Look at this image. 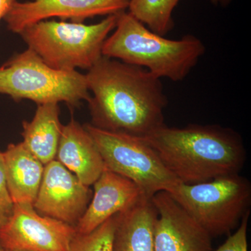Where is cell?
I'll return each mask as SVG.
<instances>
[{
  "mask_svg": "<svg viewBox=\"0 0 251 251\" xmlns=\"http://www.w3.org/2000/svg\"></svg>",
  "mask_w": 251,
  "mask_h": 251,
  "instance_id": "cell-25",
  "label": "cell"
},
{
  "mask_svg": "<svg viewBox=\"0 0 251 251\" xmlns=\"http://www.w3.org/2000/svg\"><path fill=\"white\" fill-rule=\"evenodd\" d=\"M168 193L211 238L230 233L251 211V183L239 174L200 184L179 183Z\"/></svg>",
  "mask_w": 251,
  "mask_h": 251,
  "instance_id": "cell-6",
  "label": "cell"
},
{
  "mask_svg": "<svg viewBox=\"0 0 251 251\" xmlns=\"http://www.w3.org/2000/svg\"><path fill=\"white\" fill-rule=\"evenodd\" d=\"M83 126L97 145L105 168L131 180L148 197L161 191L170 192L181 183L143 138L100 129L90 123Z\"/></svg>",
  "mask_w": 251,
  "mask_h": 251,
  "instance_id": "cell-7",
  "label": "cell"
},
{
  "mask_svg": "<svg viewBox=\"0 0 251 251\" xmlns=\"http://www.w3.org/2000/svg\"><path fill=\"white\" fill-rule=\"evenodd\" d=\"M59 114L58 103L39 104L32 120L23 122L22 143L44 166L57 155L63 126Z\"/></svg>",
  "mask_w": 251,
  "mask_h": 251,
  "instance_id": "cell-16",
  "label": "cell"
},
{
  "mask_svg": "<svg viewBox=\"0 0 251 251\" xmlns=\"http://www.w3.org/2000/svg\"><path fill=\"white\" fill-rule=\"evenodd\" d=\"M180 0H129L128 12L150 30L165 36L175 25L173 13Z\"/></svg>",
  "mask_w": 251,
  "mask_h": 251,
  "instance_id": "cell-17",
  "label": "cell"
},
{
  "mask_svg": "<svg viewBox=\"0 0 251 251\" xmlns=\"http://www.w3.org/2000/svg\"><path fill=\"white\" fill-rule=\"evenodd\" d=\"M179 182L196 184L239 174L247 160L241 135L219 125H164L143 138Z\"/></svg>",
  "mask_w": 251,
  "mask_h": 251,
  "instance_id": "cell-2",
  "label": "cell"
},
{
  "mask_svg": "<svg viewBox=\"0 0 251 251\" xmlns=\"http://www.w3.org/2000/svg\"><path fill=\"white\" fill-rule=\"evenodd\" d=\"M55 158L87 186L94 184L105 168L90 133L73 118L62 126Z\"/></svg>",
  "mask_w": 251,
  "mask_h": 251,
  "instance_id": "cell-13",
  "label": "cell"
},
{
  "mask_svg": "<svg viewBox=\"0 0 251 251\" xmlns=\"http://www.w3.org/2000/svg\"><path fill=\"white\" fill-rule=\"evenodd\" d=\"M118 14L94 25L47 20L26 27L19 34L50 67L88 71L103 57L104 42L116 27Z\"/></svg>",
  "mask_w": 251,
  "mask_h": 251,
  "instance_id": "cell-4",
  "label": "cell"
},
{
  "mask_svg": "<svg viewBox=\"0 0 251 251\" xmlns=\"http://www.w3.org/2000/svg\"><path fill=\"white\" fill-rule=\"evenodd\" d=\"M17 1V0H0V22L4 18L13 5Z\"/></svg>",
  "mask_w": 251,
  "mask_h": 251,
  "instance_id": "cell-21",
  "label": "cell"
},
{
  "mask_svg": "<svg viewBox=\"0 0 251 251\" xmlns=\"http://www.w3.org/2000/svg\"><path fill=\"white\" fill-rule=\"evenodd\" d=\"M92 191L57 160L44 166L33 206L41 215L75 226L88 206Z\"/></svg>",
  "mask_w": 251,
  "mask_h": 251,
  "instance_id": "cell-9",
  "label": "cell"
},
{
  "mask_svg": "<svg viewBox=\"0 0 251 251\" xmlns=\"http://www.w3.org/2000/svg\"><path fill=\"white\" fill-rule=\"evenodd\" d=\"M209 1H210L213 4L216 5V6H218V5H219V6H227L231 2L232 0H209Z\"/></svg>",
  "mask_w": 251,
  "mask_h": 251,
  "instance_id": "cell-22",
  "label": "cell"
},
{
  "mask_svg": "<svg viewBox=\"0 0 251 251\" xmlns=\"http://www.w3.org/2000/svg\"><path fill=\"white\" fill-rule=\"evenodd\" d=\"M14 206L8 188L4 155L0 151V214L9 218L12 214Z\"/></svg>",
  "mask_w": 251,
  "mask_h": 251,
  "instance_id": "cell-20",
  "label": "cell"
},
{
  "mask_svg": "<svg viewBox=\"0 0 251 251\" xmlns=\"http://www.w3.org/2000/svg\"><path fill=\"white\" fill-rule=\"evenodd\" d=\"M0 251H5L4 248L1 246V243H0Z\"/></svg>",
  "mask_w": 251,
  "mask_h": 251,
  "instance_id": "cell-24",
  "label": "cell"
},
{
  "mask_svg": "<svg viewBox=\"0 0 251 251\" xmlns=\"http://www.w3.org/2000/svg\"><path fill=\"white\" fill-rule=\"evenodd\" d=\"M94 186L90 204L75 225L77 233H90L112 216L129 209L145 196L131 180L107 168Z\"/></svg>",
  "mask_w": 251,
  "mask_h": 251,
  "instance_id": "cell-12",
  "label": "cell"
},
{
  "mask_svg": "<svg viewBox=\"0 0 251 251\" xmlns=\"http://www.w3.org/2000/svg\"><path fill=\"white\" fill-rule=\"evenodd\" d=\"M8 218L6 216L2 215V214H0V229L2 227V226H4L5 223L7 221Z\"/></svg>",
  "mask_w": 251,
  "mask_h": 251,
  "instance_id": "cell-23",
  "label": "cell"
},
{
  "mask_svg": "<svg viewBox=\"0 0 251 251\" xmlns=\"http://www.w3.org/2000/svg\"><path fill=\"white\" fill-rule=\"evenodd\" d=\"M205 50L196 36L167 39L125 11L118 14L116 27L104 42L102 54L145 68L159 78L179 82L197 65Z\"/></svg>",
  "mask_w": 251,
  "mask_h": 251,
  "instance_id": "cell-3",
  "label": "cell"
},
{
  "mask_svg": "<svg viewBox=\"0 0 251 251\" xmlns=\"http://www.w3.org/2000/svg\"><path fill=\"white\" fill-rule=\"evenodd\" d=\"M158 212L154 251H212L211 237L166 191L151 198Z\"/></svg>",
  "mask_w": 251,
  "mask_h": 251,
  "instance_id": "cell-11",
  "label": "cell"
},
{
  "mask_svg": "<svg viewBox=\"0 0 251 251\" xmlns=\"http://www.w3.org/2000/svg\"><path fill=\"white\" fill-rule=\"evenodd\" d=\"M0 94L16 101L27 99L37 105L64 102L73 108L90 97L85 74L52 69L29 48L0 67Z\"/></svg>",
  "mask_w": 251,
  "mask_h": 251,
  "instance_id": "cell-5",
  "label": "cell"
},
{
  "mask_svg": "<svg viewBox=\"0 0 251 251\" xmlns=\"http://www.w3.org/2000/svg\"><path fill=\"white\" fill-rule=\"evenodd\" d=\"M250 214L251 211H248L242 218L237 230L214 251H249L247 232Z\"/></svg>",
  "mask_w": 251,
  "mask_h": 251,
  "instance_id": "cell-19",
  "label": "cell"
},
{
  "mask_svg": "<svg viewBox=\"0 0 251 251\" xmlns=\"http://www.w3.org/2000/svg\"><path fill=\"white\" fill-rule=\"evenodd\" d=\"M85 77L94 126L144 138L165 125L161 78L145 68L103 56Z\"/></svg>",
  "mask_w": 251,
  "mask_h": 251,
  "instance_id": "cell-1",
  "label": "cell"
},
{
  "mask_svg": "<svg viewBox=\"0 0 251 251\" xmlns=\"http://www.w3.org/2000/svg\"><path fill=\"white\" fill-rule=\"evenodd\" d=\"M129 0H31L16 1L5 16L8 29L19 34L26 27L50 18L83 23L88 18L118 14L128 9Z\"/></svg>",
  "mask_w": 251,
  "mask_h": 251,
  "instance_id": "cell-10",
  "label": "cell"
},
{
  "mask_svg": "<svg viewBox=\"0 0 251 251\" xmlns=\"http://www.w3.org/2000/svg\"><path fill=\"white\" fill-rule=\"evenodd\" d=\"M117 214L90 233H76L73 239L69 251H112Z\"/></svg>",
  "mask_w": 251,
  "mask_h": 251,
  "instance_id": "cell-18",
  "label": "cell"
},
{
  "mask_svg": "<svg viewBox=\"0 0 251 251\" xmlns=\"http://www.w3.org/2000/svg\"><path fill=\"white\" fill-rule=\"evenodd\" d=\"M75 226L41 215L32 204H14L0 229V243L8 251H69Z\"/></svg>",
  "mask_w": 251,
  "mask_h": 251,
  "instance_id": "cell-8",
  "label": "cell"
},
{
  "mask_svg": "<svg viewBox=\"0 0 251 251\" xmlns=\"http://www.w3.org/2000/svg\"><path fill=\"white\" fill-rule=\"evenodd\" d=\"M158 212L151 198L143 196L117 214L112 251H154L153 233Z\"/></svg>",
  "mask_w": 251,
  "mask_h": 251,
  "instance_id": "cell-14",
  "label": "cell"
},
{
  "mask_svg": "<svg viewBox=\"0 0 251 251\" xmlns=\"http://www.w3.org/2000/svg\"><path fill=\"white\" fill-rule=\"evenodd\" d=\"M3 155L8 188L13 202L33 205L40 187L44 165L23 143L10 144Z\"/></svg>",
  "mask_w": 251,
  "mask_h": 251,
  "instance_id": "cell-15",
  "label": "cell"
}]
</instances>
